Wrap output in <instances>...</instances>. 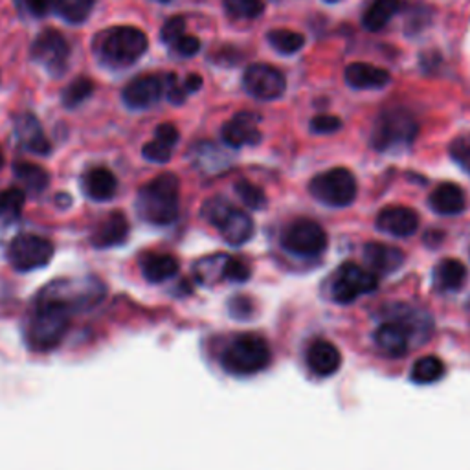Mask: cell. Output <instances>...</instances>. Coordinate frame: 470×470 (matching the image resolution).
I'll return each mask as SVG.
<instances>
[{"instance_id":"6da1fadb","label":"cell","mask_w":470,"mask_h":470,"mask_svg":"<svg viewBox=\"0 0 470 470\" xmlns=\"http://www.w3.org/2000/svg\"><path fill=\"white\" fill-rule=\"evenodd\" d=\"M180 183L176 175L162 173L143 186L136 199V209L143 221L155 226H167L178 217Z\"/></svg>"},{"instance_id":"7a4b0ae2","label":"cell","mask_w":470,"mask_h":470,"mask_svg":"<svg viewBox=\"0 0 470 470\" xmlns=\"http://www.w3.org/2000/svg\"><path fill=\"white\" fill-rule=\"evenodd\" d=\"M148 35L134 26H115L103 30L94 39L99 61L113 68H125L148 52Z\"/></svg>"},{"instance_id":"3957f363","label":"cell","mask_w":470,"mask_h":470,"mask_svg":"<svg viewBox=\"0 0 470 470\" xmlns=\"http://www.w3.org/2000/svg\"><path fill=\"white\" fill-rule=\"evenodd\" d=\"M70 312V309L59 303L39 300L26 329L28 347L41 353L56 349L68 331Z\"/></svg>"},{"instance_id":"277c9868","label":"cell","mask_w":470,"mask_h":470,"mask_svg":"<svg viewBox=\"0 0 470 470\" xmlns=\"http://www.w3.org/2000/svg\"><path fill=\"white\" fill-rule=\"evenodd\" d=\"M272 360L270 347L260 335H239L223 351L221 364L235 377L258 375L269 368Z\"/></svg>"},{"instance_id":"5b68a950","label":"cell","mask_w":470,"mask_h":470,"mask_svg":"<svg viewBox=\"0 0 470 470\" xmlns=\"http://www.w3.org/2000/svg\"><path fill=\"white\" fill-rule=\"evenodd\" d=\"M202 217L221 232L226 243L234 246L246 244L256 234L254 219L223 197H213L206 201L202 206Z\"/></svg>"},{"instance_id":"8992f818","label":"cell","mask_w":470,"mask_h":470,"mask_svg":"<svg viewBox=\"0 0 470 470\" xmlns=\"http://www.w3.org/2000/svg\"><path fill=\"white\" fill-rule=\"evenodd\" d=\"M419 124L405 108H389L377 120L372 132V148L389 151L405 148L417 138Z\"/></svg>"},{"instance_id":"52a82bcc","label":"cell","mask_w":470,"mask_h":470,"mask_svg":"<svg viewBox=\"0 0 470 470\" xmlns=\"http://www.w3.org/2000/svg\"><path fill=\"white\" fill-rule=\"evenodd\" d=\"M311 195L329 208H346L355 202L358 184L355 175L346 167H335L316 175L309 184Z\"/></svg>"},{"instance_id":"ba28073f","label":"cell","mask_w":470,"mask_h":470,"mask_svg":"<svg viewBox=\"0 0 470 470\" xmlns=\"http://www.w3.org/2000/svg\"><path fill=\"white\" fill-rule=\"evenodd\" d=\"M103 285L94 278L68 279L48 285L43 291L41 300L59 303L72 311L76 307H89L92 303H98L103 298Z\"/></svg>"},{"instance_id":"9c48e42d","label":"cell","mask_w":470,"mask_h":470,"mask_svg":"<svg viewBox=\"0 0 470 470\" xmlns=\"http://www.w3.org/2000/svg\"><path fill=\"white\" fill-rule=\"evenodd\" d=\"M8 261L19 272H31L47 267L54 258V244L33 234H22L8 244Z\"/></svg>"},{"instance_id":"30bf717a","label":"cell","mask_w":470,"mask_h":470,"mask_svg":"<svg viewBox=\"0 0 470 470\" xmlns=\"http://www.w3.org/2000/svg\"><path fill=\"white\" fill-rule=\"evenodd\" d=\"M379 279L372 270L356 263H344L331 279V298L337 303H353L356 298L377 291Z\"/></svg>"},{"instance_id":"8fae6325","label":"cell","mask_w":470,"mask_h":470,"mask_svg":"<svg viewBox=\"0 0 470 470\" xmlns=\"http://www.w3.org/2000/svg\"><path fill=\"white\" fill-rule=\"evenodd\" d=\"M288 254L298 258H318L328 248V234L311 219H298L286 226L283 239Z\"/></svg>"},{"instance_id":"7c38bea8","label":"cell","mask_w":470,"mask_h":470,"mask_svg":"<svg viewBox=\"0 0 470 470\" xmlns=\"http://www.w3.org/2000/svg\"><path fill=\"white\" fill-rule=\"evenodd\" d=\"M68 57H70V47L63 35L54 28L41 31L38 35V39H35L31 45V59L45 66L54 76H59L66 70Z\"/></svg>"},{"instance_id":"4fadbf2b","label":"cell","mask_w":470,"mask_h":470,"mask_svg":"<svg viewBox=\"0 0 470 470\" xmlns=\"http://www.w3.org/2000/svg\"><path fill=\"white\" fill-rule=\"evenodd\" d=\"M243 87L252 98L261 101H272L283 96L286 81L276 66L256 63L244 70Z\"/></svg>"},{"instance_id":"5bb4252c","label":"cell","mask_w":470,"mask_h":470,"mask_svg":"<svg viewBox=\"0 0 470 470\" xmlns=\"http://www.w3.org/2000/svg\"><path fill=\"white\" fill-rule=\"evenodd\" d=\"M377 228L391 237H410L419 228V215L415 209L406 206H388L382 208L375 221Z\"/></svg>"},{"instance_id":"9a60e30c","label":"cell","mask_w":470,"mask_h":470,"mask_svg":"<svg viewBox=\"0 0 470 470\" xmlns=\"http://www.w3.org/2000/svg\"><path fill=\"white\" fill-rule=\"evenodd\" d=\"M260 116L256 113H239L223 125V140L228 148L239 150L243 146H258L261 132L258 129Z\"/></svg>"},{"instance_id":"2e32d148","label":"cell","mask_w":470,"mask_h":470,"mask_svg":"<svg viewBox=\"0 0 470 470\" xmlns=\"http://www.w3.org/2000/svg\"><path fill=\"white\" fill-rule=\"evenodd\" d=\"M305 363L312 375L328 379L333 377L342 366V355L329 340H316L305 353Z\"/></svg>"},{"instance_id":"e0dca14e","label":"cell","mask_w":470,"mask_h":470,"mask_svg":"<svg viewBox=\"0 0 470 470\" xmlns=\"http://www.w3.org/2000/svg\"><path fill=\"white\" fill-rule=\"evenodd\" d=\"M164 92V81L157 76H140L127 83L122 92V98L129 108L141 111V108L153 107Z\"/></svg>"},{"instance_id":"ac0fdd59","label":"cell","mask_w":470,"mask_h":470,"mask_svg":"<svg viewBox=\"0 0 470 470\" xmlns=\"http://www.w3.org/2000/svg\"><path fill=\"white\" fill-rule=\"evenodd\" d=\"M364 261L373 274H393L405 265V252L384 243H368L364 246Z\"/></svg>"},{"instance_id":"d6986e66","label":"cell","mask_w":470,"mask_h":470,"mask_svg":"<svg viewBox=\"0 0 470 470\" xmlns=\"http://www.w3.org/2000/svg\"><path fill=\"white\" fill-rule=\"evenodd\" d=\"M15 138L19 146L33 155H48L50 141L43 132L39 120L33 115H22L15 120Z\"/></svg>"},{"instance_id":"ffe728a7","label":"cell","mask_w":470,"mask_h":470,"mask_svg":"<svg viewBox=\"0 0 470 470\" xmlns=\"http://www.w3.org/2000/svg\"><path fill=\"white\" fill-rule=\"evenodd\" d=\"M344 80L351 89L372 90L382 89L391 81L389 72L368 63H351L344 70Z\"/></svg>"},{"instance_id":"44dd1931","label":"cell","mask_w":470,"mask_h":470,"mask_svg":"<svg viewBox=\"0 0 470 470\" xmlns=\"http://www.w3.org/2000/svg\"><path fill=\"white\" fill-rule=\"evenodd\" d=\"M410 340H412L410 333L403 328L401 323H397L393 320L382 323L380 328L375 331L377 347L391 358L405 356L408 353Z\"/></svg>"},{"instance_id":"7402d4cb","label":"cell","mask_w":470,"mask_h":470,"mask_svg":"<svg viewBox=\"0 0 470 470\" xmlns=\"http://www.w3.org/2000/svg\"><path fill=\"white\" fill-rule=\"evenodd\" d=\"M118 180L107 167H92L83 175V192L96 202L111 201L116 195Z\"/></svg>"},{"instance_id":"603a6c76","label":"cell","mask_w":470,"mask_h":470,"mask_svg":"<svg viewBox=\"0 0 470 470\" xmlns=\"http://www.w3.org/2000/svg\"><path fill=\"white\" fill-rule=\"evenodd\" d=\"M428 204L440 215H459L466 208V199L457 184L443 183L430 193Z\"/></svg>"},{"instance_id":"cb8c5ba5","label":"cell","mask_w":470,"mask_h":470,"mask_svg":"<svg viewBox=\"0 0 470 470\" xmlns=\"http://www.w3.org/2000/svg\"><path fill=\"white\" fill-rule=\"evenodd\" d=\"M127 235H129L127 217L122 211H113L96 230L92 243L98 248H111V246L124 244Z\"/></svg>"},{"instance_id":"d4e9b609","label":"cell","mask_w":470,"mask_h":470,"mask_svg":"<svg viewBox=\"0 0 470 470\" xmlns=\"http://www.w3.org/2000/svg\"><path fill=\"white\" fill-rule=\"evenodd\" d=\"M466 279V269L457 260H443L433 269V286L441 293H452L463 286Z\"/></svg>"},{"instance_id":"484cf974","label":"cell","mask_w":470,"mask_h":470,"mask_svg":"<svg viewBox=\"0 0 470 470\" xmlns=\"http://www.w3.org/2000/svg\"><path fill=\"white\" fill-rule=\"evenodd\" d=\"M141 272L151 283H164L178 272V261L169 254H150L141 260Z\"/></svg>"},{"instance_id":"4316f807","label":"cell","mask_w":470,"mask_h":470,"mask_svg":"<svg viewBox=\"0 0 470 470\" xmlns=\"http://www.w3.org/2000/svg\"><path fill=\"white\" fill-rule=\"evenodd\" d=\"M401 10V0H372L366 8L363 24L368 31H380Z\"/></svg>"},{"instance_id":"83f0119b","label":"cell","mask_w":470,"mask_h":470,"mask_svg":"<svg viewBox=\"0 0 470 470\" xmlns=\"http://www.w3.org/2000/svg\"><path fill=\"white\" fill-rule=\"evenodd\" d=\"M443 377H445L443 360L438 356H432V355L421 356L410 372V379L421 386L433 384V382L441 380Z\"/></svg>"},{"instance_id":"f1b7e54d","label":"cell","mask_w":470,"mask_h":470,"mask_svg":"<svg viewBox=\"0 0 470 470\" xmlns=\"http://www.w3.org/2000/svg\"><path fill=\"white\" fill-rule=\"evenodd\" d=\"M267 41L281 56H293L300 52L305 45V38L302 33L293 30H283V28L270 30L267 33Z\"/></svg>"},{"instance_id":"f546056e","label":"cell","mask_w":470,"mask_h":470,"mask_svg":"<svg viewBox=\"0 0 470 470\" xmlns=\"http://www.w3.org/2000/svg\"><path fill=\"white\" fill-rule=\"evenodd\" d=\"M13 173L15 176L21 180V183L33 193H39L48 186V173L30 162H19L13 166Z\"/></svg>"},{"instance_id":"4dcf8cb0","label":"cell","mask_w":470,"mask_h":470,"mask_svg":"<svg viewBox=\"0 0 470 470\" xmlns=\"http://www.w3.org/2000/svg\"><path fill=\"white\" fill-rule=\"evenodd\" d=\"M94 8V0H54V10L66 22L80 24L89 19Z\"/></svg>"},{"instance_id":"1f68e13d","label":"cell","mask_w":470,"mask_h":470,"mask_svg":"<svg viewBox=\"0 0 470 470\" xmlns=\"http://www.w3.org/2000/svg\"><path fill=\"white\" fill-rule=\"evenodd\" d=\"M230 256L225 254H217V256H209L201 260L195 265V276L202 285H213L217 281L225 279V265L228 261Z\"/></svg>"},{"instance_id":"d6a6232c","label":"cell","mask_w":470,"mask_h":470,"mask_svg":"<svg viewBox=\"0 0 470 470\" xmlns=\"http://www.w3.org/2000/svg\"><path fill=\"white\" fill-rule=\"evenodd\" d=\"M94 92V83L87 78H78L76 81H72L64 90H63V105L66 108H74L81 105L85 99H89Z\"/></svg>"},{"instance_id":"836d02e7","label":"cell","mask_w":470,"mask_h":470,"mask_svg":"<svg viewBox=\"0 0 470 470\" xmlns=\"http://www.w3.org/2000/svg\"><path fill=\"white\" fill-rule=\"evenodd\" d=\"M235 193L243 201V204L248 206L250 209L260 211V209L267 208L265 192L260 186L248 183V180H239V183L235 184Z\"/></svg>"},{"instance_id":"e575fe53","label":"cell","mask_w":470,"mask_h":470,"mask_svg":"<svg viewBox=\"0 0 470 470\" xmlns=\"http://www.w3.org/2000/svg\"><path fill=\"white\" fill-rule=\"evenodd\" d=\"M225 8L239 19H258L265 12L263 0H225Z\"/></svg>"},{"instance_id":"d590c367","label":"cell","mask_w":470,"mask_h":470,"mask_svg":"<svg viewBox=\"0 0 470 470\" xmlns=\"http://www.w3.org/2000/svg\"><path fill=\"white\" fill-rule=\"evenodd\" d=\"M143 158H148L150 162H155V164H166L169 162L171 155H173V148L167 146L166 141L155 138L153 141L146 143V146H143Z\"/></svg>"},{"instance_id":"8d00e7d4","label":"cell","mask_w":470,"mask_h":470,"mask_svg":"<svg viewBox=\"0 0 470 470\" xmlns=\"http://www.w3.org/2000/svg\"><path fill=\"white\" fill-rule=\"evenodd\" d=\"M186 33V19L180 17V15H175L171 17L169 21H166V24L162 26L160 30V39L166 43V45H173L176 39L183 38V35Z\"/></svg>"},{"instance_id":"74e56055","label":"cell","mask_w":470,"mask_h":470,"mask_svg":"<svg viewBox=\"0 0 470 470\" xmlns=\"http://www.w3.org/2000/svg\"><path fill=\"white\" fill-rule=\"evenodd\" d=\"M450 157L466 173H470V136H459L450 143Z\"/></svg>"},{"instance_id":"f35d334b","label":"cell","mask_w":470,"mask_h":470,"mask_svg":"<svg viewBox=\"0 0 470 470\" xmlns=\"http://www.w3.org/2000/svg\"><path fill=\"white\" fill-rule=\"evenodd\" d=\"M250 267L248 263H244L243 260L237 258H228L226 265H225V279L234 281V283H244L250 278Z\"/></svg>"},{"instance_id":"ab89813d","label":"cell","mask_w":470,"mask_h":470,"mask_svg":"<svg viewBox=\"0 0 470 470\" xmlns=\"http://www.w3.org/2000/svg\"><path fill=\"white\" fill-rule=\"evenodd\" d=\"M311 131L314 134H331L337 132L338 129H342V122L337 116L331 115H318L311 120Z\"/></svg>"},{"instance_id":"60d3db41","label":"cell","mask_w":470,"mask_h":470,"mask_svg":"<svg viewBox=\"0 0 470 470\" xmlns=\"http://www.w3.org/2000/svg\"><path fill=\"white\" fill-rule=\"evenodd\" d=\"M164 89L167 90V99H169L173 105H183V103L186 101L188 92L184 90V85L178 81V78H176L175 74H169V76L166 78Z\"/></svg>"},{"instance_id":"b9f144b4","label":"cell","mask_w":470,"mask_h":470,"mask_svg":"<svg viewBox=\"0 0 470 470\" xmlns=\"http://www.w3.org/2000/svg\"><path fill=\"white\" fill-rule=\"evenodd\" d=\"M171 48L178 54V56H183V57H192L195 56L199 50H201V41L197 38H193V35H183V38L176 39Z\"/></svg>"},{"instance_id":"7bdbcfd3","label":"cell","mask_w":470,"mask_h":470,"mask_svg":"<svg viewBox=\"0 0 470 470\" xmlns=\"http://www.w3.org/2000/svg\"><path fill=\"white\" fill-rule=\"evenodd\" d=\"M155 138H158V140L166 141L167 146L175 148V146H176V141H178V138H180V134H178V129H176L173 124H162V125L157 127V131H155Z\"/></svg>"},{"instance_id":"ee69618b","label":"cell","mask_w":470,"mask_h":470,"mask_svg":"<svg viewBox=\"0 0 470 470\" xmlns=\"http://www.w3.org/2000/svg\"><path fill=\"white\" fill-rule=\"evenodd\" d=\"M28 12L35 17H45L54 10V0H24Z\"/></svg>"},{"instance_id":"f6af8a7d","label":"cell","mask_w":470,"mask_h":470,"mask_svg":"<svg viewBox=\"0 0 470 470\" xmlns=\"http://www.w3.org/2000/svg\"><path fill=\"white\" fill-rule=\"evenodd\" d=\"M230 311H232V314H234L235 318H246V316L252 312V303H250L248 298L237 296V298H234V300L230 302Z\"/></svg>"},{"instance_id":"bcb514c9","label":"cell","mask_w":470,"mask_h":470,"mask_svg":"<svg viewBox=\"0 0 470 470\" xmlns=\"http://www.w3.org/2000/svg\"><path fill=\"white\" fill-rule=\"evenodd\" d=\"M184 90L188 92V94H192V92H197L201 87H202V78L199 76V74H190L186 80H184Z\"/></svg>"},{"instance_id":"7dc6e473","label":"cell","mask_w":470,"mask_h":470,"mask_svg":"<svg viewBox=\"0 0 470 470\" xmlns=\"http://www.w3.org/2000/svg\"><path fill=\"white\" fill-rule=\"evenodd\" d=\"M328 4H335V3H340V0H325Z\"/></svg>"},{"instance_id":"c3c4849f","label":"cell","mask_w":470,"mask_h":470,"mask_svg":"<svg viewBox=\"0 0 470 470\" xmlns=\"http://www.w3.org/2000/svg\"><path fill=\"white\" fill-rule=\"evenodd\" d=\"M3 162H4V157H3V153H0V167H3Z\"/></svg>"},{"instance_id":"681fc988","label":"cell","mask_w":470,"mask_h":470,"mask_svg":"<svg viewBox=\"0 0 470 470\" xmlns=\"http://www.w3.org/2000/svg\"><path fill=\"white\" fill-rule=\"evenodd\" d=\"M158 3H169V0H158Z\"/></svg>"}]
</instances>
